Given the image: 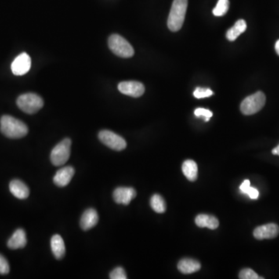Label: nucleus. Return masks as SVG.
I'll return each instance as SVG.
<instances>
[{
	"instance_id": "obj_5",
	"label": "nucleus",
	"mask_w": 279,
	"mask_h": 279,
	"mask_svg": "<svg viewBox=\"0 0 279 279\" xmlns=\"http://www.w3.org/2000/svg\"><path fill=\"white\" fill-rule=\"evenodd\" d=\"M266 97L264 92H257L242 101L240 104V111L246 116L253 115L258 113L265 106Z\"/></svg>"
},
{
	"instance_id": "obj_13",
	"label": "nucleus",
	"mask_w": 279,
	"mask_h": 279,
	"mask_svg": "<svg viewBox=\"0 0 279 279\" xmlns=\"http://www.w3.org/2000/svg\"><path fill=\"white\" fill-rule=\"evenodd\" d=\"M74 175V169L71 166H66L59 169L54 177V182L59 187L68 186Z\"/></svg>"
},
{
	"instance_id": "obj_26",
	"label": "nucleus",
	"mask_w": 279,
	"mask_h": 279,
	"mask_svg": "<svg viewBox=\"0 0 279 279\" xmlns=\"http://www.w3.org/2000/svg\"><path fill=\"white\" fill-rule=\"evenodd\" d=\"M110 278L111 279H127V274L125 270L122 267H117L113 269L110 273Z\"/></svg>"
},
{
	"instance_id": "obj_14",
	"label": "nucleus",
	"mask_w": 279,
	"mask_h": 279,
	"mask_svg": "<svg viewBox=\"0 0 279 279\" xmlns=\"http://www.w3.org/2000/svg\"><path fill=\"white\" fill-rule=\"evenodd\" d=\"M9 190L16 198L20 200H25L30 195V190L27 185L18 179H14L9 183Z\"/></svg>"
},
{
	"instance_id": "obj_15",
	"label": "nucleus",
	"mask_w": 279,
	"mask_h": 279,
	"mask_svg": "<svg viewBox=\"0 0 279 279\" xmlns=\"http://www.w3.org/2000/svg\"><path fill=\"white\" fill-rule=\"evenodd\" d=\"M27 236L24 230L18 229L8 240L7 246L9 249H20L27 245Z\"/></svg>"
},
{
	"instance_id": "obj_17",
	"label": "nucleus",
	"mask_w": 279,
	"mask_h": 279,
	"mask_svg": "<svg viewBox=\"0 0 279 279\" xmlns=\"http://www.w3.org/2000/svg\"><path fill=\"white\" fill-rule=\"evenodd\" d=\"M196 224L199 227H207L211 230H215L219 226V220L214 215H207V214H200L195 219Z\"/></svg>"
},
{
	"instance_id": "obj_9",
	"label": "nucleus",
	"mask_w": 279,
	"mask_h": 279,
	"mask_svg": "<svg viewBox=\"0 0 279 279\" xmlns=\"http://www.w3.org/2000/svg\"><path fill=\"white\" fill-rule=\"evenodd\" d=\"M31 68V59L27 53L18 55L11 65V70L15 75L20 76L27 74Z\"/></svg>"
},
{
	"instance_id": "obj_27",
	"label": "nucleus",
	"mask_w": 279,
	"mask_h": 279,
	"mask_svg": "<svg viewBox=\"0 0 279 279\" xmlns=\"http://www.w3.org/2000/svg\"><path fill=\"white\" fill-rule=\"evenodd\" d=\"M9 272V265L7 260L0 255V275H7Z\"/></svg>"
},
{
	"instance_id": "obj_6",
	"label": "nucleus",
	"mask_w": 279,
	"mask_h": 279,
	"mask_svg": "<svg viewBox=\"0 0 279 279\" xmlns=\"http://www.w3.org/2000/svg\"><path fill=\"white\" fill-rule=\"evenodd\" d=\"M71 140L66 138L54 147L51 153V161L55 166H62L69 161L71 154Z\"/></svg>"
},
{
	"instance_id": "obj_25",
	"label": "nucleus",
	"mask_w": 279,
	"mask_h": 279,
	"mask_svg": "<svg viewBox=\"0 0 279 279\" xmlns=\"http://www.w3.org/2000/svg\"><path fill=\"white\" fill-rule=\"evenodd\" d=\"M195 115L197 117H202L204 118L206 122H208L209 119L212 117V113L210 110L204 109V108H197L194 112Z\"/></svg>"
},
{
	"instance_id": "obj_29",
	"label": "nucleus",
	"mask_w": 279,
	"mask_h": 279,
	"mask_svg": "<svg viewBox=\"0 0 279 279\" xmlns=\"http://www.w3.org/2000/svg\"><path fill=\"white\" fill-rule=\"evenodd\" d=\"M251 187V183H250L249 180H244V182L241 184V186H240V191L242 192L244 194H247L248 189Z\"/></svg>"
},
{
	"instance_id": "obj_2",
	"label": "nucleus",
	"mask_w": 279,
	"mask_h": 279,
	"mask_svg": "<svg viewBox=\"0 0 279 279\" xmlns=\"http://www.w3.org/2000/svg\"><path fill=\"white\" fill-rule=\"evenodd\" d=\"M188 0H174L168 18V27L172 32L181 30L185 21Z\"/></svg>"
},
{
	"instance_id": "obj_3",
	"label": "nucleus",
	"mask_w": 279,
	"mask_h": 279,
	"mask_svg": "<svg viewBox=\"0 0 279 279\" xmlns=\"http://www.w3.org/2000/svg\"><path fill=\"white\" fill-rule=\"evenodd\" d=\"M109 48L113 54L124 59H129L135 55V50L125 38L118 34H113L109 38Z\"/></svg>"
},
{
	"instance_id": "obj_12",
	"label": "nucleus",
	"mask_w": 279,
	"mask_h": 279,
	"mask_svg": "<svg viewBox=\"0 0 279 279\" xmlns=\"http://www.w3.org/2000/svg\"><path fill=\"white\" fill-rule=\"evenodd\" d=\"M98 222H99V215L97 211L95 209H88L81 215L80 226L82 230L86 231L96 226Z\"/></svg>"
},
{
	"instance_id": "obj_21",
	"label": "nucleus",
	"mask_w": 279,
	"mask_h": 279,
	"mask_svg": "<svg viewBox=\"0 0 279 279\" xmlns=\"http://www.w3.org/2000/svg\"><path fill=\"white\" fill-rule=\"evenodd\" d=\"M150 204L152 209L157 213H163L166 211V204L160 195L155 194L152 196Z\"/></svg>"
},
{
	"instance_id": "obj_11",
	"label": "nucleus",
	"mask_w": 279,
	"mask_h": 279,
	"mask_svg": "<svg viewBox=\"0 0 279 279\" xmlns=\"http://www.w3.org/2000/svg\"><path fill=\"white\" fill-rule=\"evenodd\" d=\"M137 192L133 188L119 187L113 192V197L117 204L128 205L136 197Z\"/></svg>"
},
{
	"instance_id": "obj_4",
	"label": "nucleus",
	"mask_w": 279,
	"mask_h": 279,
	"mask_svg": "<svg viewBox=\"0 0 279 279\" xmlns=\"http://www.w3.org/2000/svg\"><path fill=\"white\" fill-rule=\"evenodd\" d=\"M16 104L24 113L34 114L44 106V100L37 94L25 93L18 97Z\"/></svg>"
},
{
	"instance_id": "obj_8",
	"label": "nucleus",
	"mask_w": 279,
	"mask_h": 279,
	"mask_svg": "<svg viewBox=\"0 0 279 279\" xmlns=\"http://www.w3.org/2000/svg\"><path fill=\"white\" fill-rule=\"evenodd\" d=\"M118 89L121 93L131 97L138 98L144 93V85L137 81H126L120 82Z\"/></svg>"
},
{
	"instance_id": "obj_16",
	"label": "nucleus",
	"mask_w": 279,
	"mask_h": 279,
	"mask_svg": "<svg viewBox=\"0 0 279 279\" xmlns=\"http://www.w3.org/2000/svg\"><path fill=\"white\" fill-rule=\"evenodd\" d=\"M201 269V264L196 260L191 258H184L178 264V269L182 274H193Z\"/></svg>"
},
{
	"instance_id": "obj_30",
	"label": "nucleus",
	"mask_w": 279,
	"mask_h": 279,
	"mask_svg": "<svg viewBox=\"0 0 279 279\" xmlns=\"http://www.w3.org/2000/svg\"><path fill=\"white\" fill-rule=\"evenodd\" d=\"M272 154H275V155L279 156V144L278 145L277 147H275V148L272 150Z\"/></svg>"
},
{
	"instance_id": "obj_24",
	"label": "nucleus",
	"mask_w": 279,
	"mask_h": 279,
	"mask_svg": "<svg viewBox=\"0 0 279 279\" xmlns=\"http://www.w3.org/2000/svg\"><path fill=\"white\" fill-rule=\"evenodd\" d=\"M239 279H263V278L258 277V274L252 269H243L239 274Z\"/></svg>"
},
{
	"instance_id": "obj_1",
	"label": "nucleus",
	"mask_w": 279,
	"mask_h": 279,
	"mask_svg": "<svg viewBox=\"0 0 279 279\" xmlns=\"http://www.w3.org/2000/svg\"><path fill=\"white\" fill-rule=\"evenodd\" d=\"M0 130L2 135L11 139H20L28 134L27 126L11 116L4 115L0 120Z\"/></svg>"
},
{
	"instance_id": "obj_22",
	"label": "nucleus",
	"mask_w": 279,
	"mask_h": 279,
	"mask_svg": "<svg viewBox=\"0 0 279 279\" xmlns=\"http://www.w3.org/2000/svg\"><path fill=\"white\" fill-rule=\"evenodd\" d=\"M230 6L229 0H219L217 4L212 10V13L215 16H223L227 12Z\"/></svg>"
},
{
	"instance_id": "obj_23",
	"label": "nucleus",
	"mask_w": 279,
	"mask_h": 279,
	"mask_svg": "<svg viewBox=\"0 0 279 279\" xmlns=\"http://www.w3.org/2000/svg\"><path fill=\"white\" fill-rule=\"evenodd\" d=\"M212 94H213V92L209 88H201V87L196 88V90L193 92V95L196 99H204V98L209 97V96H212Z\"/></svg>"
},
{
	"instance_id": "obj_7",
	"label": "nucleus",
	"mask_w": 279,
	"mask_h": 279,
	"mask_svg": "<svg viewBox=\"0 0 279 279\" xmlns=\"http://www.w3.org/2000/svg\"><path fill=\"white\" fill-rule=\"evenodd\" d=\"M98 137L103 144L113 150L121 151L127 147V142L124 138L113 131L103 130L99 133Z\"/></svg>"
},
{
	"instance_id": "obj_31",
	"label": "nucleus",
	"mask_w": 279,
	"mask_h": 279,
	"mask_svg": "<svg viewBox=\"0 0 279 279\" xmlns=\"http://www.w3.org/2000/svg\"><path fill=\"white\" fill-rule=\"evenodd\" d=\"M275 48H276V53L279 55V40L276 42V47H275Z\"/></svg>"
},
{
	"instance_id": "obj_19",
	"label": "nucleus",
	"mask_w": 279,
	"mask_h": 279,
	"mask_svg": "<svg viewBox=\"0 0 279 279\" xmlns=\"http://www.w3.org/2000/svg\"><path fill=\"white\" fill-rule=\"evenodd\" d=\"M182 172L190 182H195L198 177V167L193 160H186L182 164Z\"/></svg>"
},
{
	"instance_id": "obj_10",
	"label": "nucleus",
	"mask_w": 279,
	"mask_h": 279,
	"mask_svg": "<svg viewBox=\"0 0 279 279\" xmlns=\"http://www.w3.org/2000/svg\"><path fill=\"white\" fill-rule=\"evenodd\" d=\"M253 234L257 240L276 238L279 234V226L276 223H268L258 226Z\"/></svg>"
},
{
	"instance_id": "obj_18",
	"label": "nucleus",
	"mask_w": 279,
	"mask_h": 279,
	"mask_svg": "<svg viewBox=\"0 0 279 279\" xmlns=\"http://www.w3.org/2000/svg\"><path fill=\"white\" fill-rule=\"evenodd\" d=\"M51 247L54 256L57 259L61 260L64 258L66 255V245L64 240L59 234H55L51 240Z\"/></svg>"
},
{
	"instance_id": "obj_28",
	"label": "nucleus",
	"mask_w": 279,
	"mask_h": 279,
	"mask_svg": "<svg viewBox=\"0 0 279 279\" xmlns=\"http://www.w3.org/2000/svg\"><path fill=\"white\" fill-rule=\"evenodd\" d=\"M247 195H248L250 198L252 199V200H257L259 196V192L258 191V189H255V188L250 187L248 191H247Z\"/></svg>"
},
{
	"instance_id": "obj_20",
	"label": "nucleus",
	"mask_w": 279,
	"mask_h": 279,
	"mask_svg": "<svg viewBox=\"0 0 279 279\" xmlns=\"http://www.w3.org/2000/svg\"><path fill=\"white\" fill-rule=\"evenodd\" d=\"M246 29H247V23H246L245 20H237L235 24L227 30L226 34V38L228 41H236L237 37L245 31Z\"/></svg>"
}]
</instances>
